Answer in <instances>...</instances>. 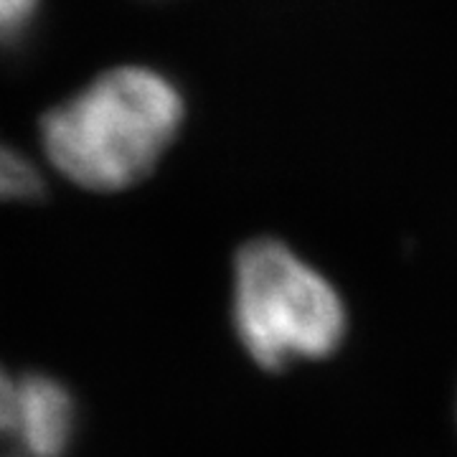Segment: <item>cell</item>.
Segmentation results:
<instances>
[{"instance_id": "cell-6", "label": "cell", "mask_w": 457, "mask_h": 457, "mask_svg": "<svg viewBox=\"0 0 457 457\" xmlns=\"http://www.w3.org/2000/svg\"><path fill=\"white\" fill-rule=\"evenodd\" d=\"M38 0H0V41H11L26 31Z\"/></svg>"}, {"instance_id": "cell-2", "label": "cell", "mask_w": 457, "mask_h": 457, "mask_svg": "<svg viewBox=\"0 0 457 457\" xmlns=\"http://www.w3.org/2000/svg\"><path fill=\"white\" fill-rule=\"evenodd\" d=\"M231 326L262 371H287L341 351L348 308L338 287L293 246L257 237L234 257Z\"/></svg>"}, {"instance_id": "cell-3", "label": "cell", "mask_w": 457, "mask_h": 457, "mask_svg": "<svg viewBox=\"0 0 457 457\" xmlns=\"http://www.w3.org/2000/svg\"><path fill=\"white\" fill-rule=\"evenodd\" d=\"M77 429L79 407L62 378L44 371L18 376L16 432L3 455L66 457Z\"/></svg>"}, {"instance_id": "cell-5", "label": "cell", "mask_w": 457, "mask_h": 457, "mask_svg": "<svg viewBox=\"0 0 457 457\" xmlns=\"http://www.w3.org/2000/svg\"><path fill=\"white\" fill-rule=\"evenodd\" d=\"M18 376L0 366V455L11 447L16 432Z\"/></svg>"}, {"instance_id": "cell-1", "label": "cell", "mask_w": 457, "mask_h": 457, "mask_svg": "<svg viewBox=\"0 0 457 457\" xmlns=\"http://www.w3.org/2000/svg\"><path fill=\"white\" fill-rule=\"evenodd\" d=\"M180 120L183 102L165 77L143 66H117L44 117L41 143L64 179L114 194L158 165Z\"/></svg>"}, {"instance_id": "cell-4", "label": "cell", "mask_w": 457, "mask_h": 457, "mask_svg": "<svg viewBox=\"0 0 457 457\" xmlns=\"http://www.w3.org/2000/svg\"><path fill=\"white\" fill-rule=\"evenodd\" d=\"M44 180L23 155L0 143V201H31L41 196Z\"/></svg>"}]
</instances>
